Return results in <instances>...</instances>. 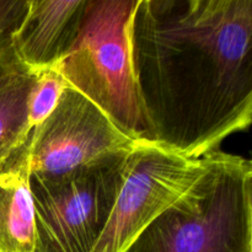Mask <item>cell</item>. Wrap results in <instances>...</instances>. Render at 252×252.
<instances>
[{"mask_svg": "<svg viewBox=\"0 0 252 252\" xmlns=\"http://www.w3.org/2000/svg\"><path fill=\"white\" fill-rule=\"evenodd\" d=\"M138 1L88 0L75 42L53 69L125 134L150 144L130 51Z\"/></svg>", "mask_w": 252, "mask_h": 252, "instance_id": "cell-3", "label": "cell"}, {"mask_svg": "<svg viewBox=\"0 0 252 252\" xmlns=\"http://www.w3.org/2000/svg\"><path fill=\"white\" fill-rule=\"evenodd\" d=\"M130 51L148 143L187 158L252 120V0H139Z\"/></svg>", "mask_w": 252, "mask_h": 252, "instance_id": "cell-1", "label": "cell"}, {"mask_svg": "<svg viewBox=\"0 0 252 252\" xmlns=\"http://www.w3.org/2000/svg\"><path fill=\"white\" fill-rule=\"evenodd\" d=\"M65 85V81L54 69L37 73V80L29 105L30 130L38 127L53 112Z\"/></svg>", "mask_w": 252, "mask_h": 252, "instance_id": "cell-11", "label": "cell"}, {"mask_svg": "<svg viewBox=\"0 0 252 252\" xmlns=\"http://www.w3.org/2000/svg\"><path fill=\"white\" fill-rule=\"evenodd\" d=\"M88 0H29L12 42L27 69H53L70 51L79 33Z\"/></svg>", "mask_w": 252, "mask_h": 252, "instance_id": "cell-7", "label": "cell"}, {"mask_svg": "<svg viewBox=\"0 0 252 252\" xmlns=\"http://www.w3.org/2000/svg\"><path fill=\"white\" fill-rule=\"evenodd\" d=\"M37 73L17 75L0 88V174L30 137L29 105Z\"/></svg>", "mask_w": 252, "mask_h": 252, "instance_id": "cell-9", "label": "cell"}, {"mask_svg": "<svg viewBox=\"0 0 252 252\" xmlns=\"http://www.w3.org/2000/svg\"><path fill=\"white\" fill-rule=\"evenodd\" d=\"M0 252H34L33 204L24 165L0 174Z\"/></svg>", "mask_w": 252, "mask_h": 252, "instance_id": "cell-8", "label": "cell"}, {"mask_svg": "<svg viewBox=\"0 0 252 252\" xmlns=\"http://www.w3.org/2000/svg\"><path fill=\"white\" fill-rule=\"evenodd\" d=\"M203 171L126 252H252V164L216 149Z\"/></svg>", "mask_w": 252, "mask_h": 252, "instance_id": "cell-2", "label": "cell"}, {"mask_svg": "<svg viewBox=\"0 0 252 252\" xmlns=\"http://www.w3.org/2000/svg\"><path fill=\"white\" fill-rule=\"evenodd\" d=\"M202 171L201 158H187L155 144L138 145L128 155L112 213L91 252H126Z\"/></svg>", "mask_w": 252, "mask_h": 252, "instance_id": "cell-6", "label": "cell"}, {"mask_svg": "<svg viewBox=\"0 0 252 252\" xmlns=\"http://www.w3.org/2000/svg\"><path fill=\"white\" fill-rule=\"evenodd\" d=\"M128 154L113 155L61 176L29 175L34 252H91L120 193Z\"/></svg>", "mask_w": 252, "mask_h": 252, "instance_id": "cell-4", "label": "cell"}, {"mask_svg": "<svg viewBox=\"0 0 252 252\" xmlns=\"http://www.w3.org/2000/svg\"><path fill=\"white\" fill-rule=\"evenodd\" d=\"M140 145L122 132L95 103L65 85L53 112L30 133L16 160L29 175L53 177Z\"/></svg>", "mask_w": 252, "mask_h": 252, "instance_id": "cell-5", "label": "cell"}, {"mask_svg": "<svg viewBox=\"0 0 252 252\" xmlns=\"http://www.w3.org/2000/svg\"><path fill=\"white\" fill-rule=\"evenodd\" d=\"M27 7L29 0H0V88L17 75L31 71L20 61L12 42Z\"/></svg>", "mask_w": 252, "mask_h": 252, "instance_id": "cell-10", "label": "cell"}]
</instances>
